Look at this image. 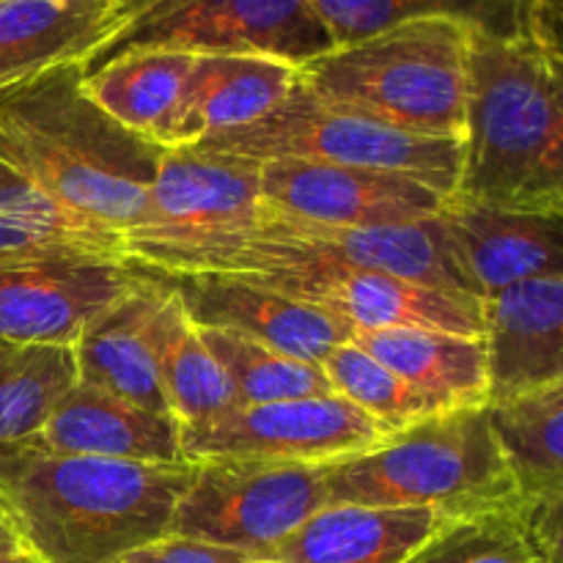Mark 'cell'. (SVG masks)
Listing matches in <instances>:
<instances>
[{
	"instance_id": "cell-1",
	"label": "cell",
	"mask_w": 563,
	"mask_h": 563,
	"mask_svg": "<svg viewBox=\"0 0 563 563\" xmlns=\"http://www.w3.org/2000/svg\"><path fill=\"white\" fill-rule=\"evenodd\" d=\"M192 471V460H97L22 443L0 451V500L38 563H115L168 537Z\"/></svg>"
},
{
	"instance_id": "cell-2",
	"label": "cell",
	"mask_w": 563,
	"mask_h": 563,
	"mask_svg": "<svg viewBox=\"0 0 563 563\" xmlns=\"http://www.w3.org/2000/svg\"><path fill=\"white\" fill-rule=\"evenodd\" d=\"M163 152L88 97L80 64L0 88V159L110 231L137 223Z\"/></svg>"
},
{
	"instance_id": "cell-3",
	"label": "cell",
	"mask_w": 563,
	"mask_h": 563,
	"mask_svg": "<svg viewBox=\"0 0 563 563\" xmlns=\"http://www.w3.org/2000/svg\"><path fill=\"white\" fill-rule=\"evenodd\" d=\"M454 198L563 212L561 60L526 38L471 31Z\"/></svg>"
},
{
	"instance_id": "cell-4",
	"label": "cell",
	"mask_w": 563,
	"mask_h": 563,
	"mask_svg": "<svg viewBox=\"0 0 563 563\" xmlns=\"http://www.w3.org/2000/svg\"><path fill=\"white\" fill-rule=\"evenodd\" d=\"M324 489L328 504L432 509L443 520L520 504L487 405L434 412L363 454L330 462Z\"/></svg>"
},
{
	"instance_id": "cell-5",
	"label": "cell",
	"mask_w": 563,
	"mask_h": 563,
	"mask_svg": "<svg viewBox=\"0 0 563 563\" xmlns=\"http://www.w3.org/2000/svg\"><path fill=\"white\" fill-rule=\"evenodd\" d=\"M471 27L416 20L341 44L297 69L319 99L427 137H462Z\"/></svg>"
},
{
	"instance_id": "cell-6",
	"label": "cell",
	"mask_w": 563,
	"mask_h": 563,
	"mask_svg": "<svg viewBox=\"0 0 563 563\" xmlns=\"http://www.w3.org/2000/svg\"><path fill=\"white\" fill-rule=\"evenodd\" d=\"M242 275L330 313L346 328H427L482 335V300L427 289L377 269L346 267L297 247L251 234L240 245L212 247L187 258L170 275Z\"/></svg>"
},
{
	"instance_id": "cell-7",
	"label": "cell",
	"mask_w": 563,
	"mask_h": 563,
	"mask_svg": "<svg viewBox=\"0 0 563 563\" xmlns=\"http://www.w3.org/2000/svg\"><path fill=\"white\" fill-rule=\"evenodd\" d=\"M203 152L267 163L308 159L399 174L451 198L460 185L462 137H427L379 124L319 99L300 77L291 91L253 124L196 143Z\"/></svg>"
},
{
	"instance_id": "cell-8",
	"label": "cell",
	"mask_w": 563,
	"mask_h": 563,
	"mask_svg": "<svg viewBox=\"0 0 563 563\" xmlns=\"http://www.w3.org/2000/svg\"><path fill=\"white\" fill-rule=\"evenodd\" d=\"M121 25L82 75L137 49L262 55L300 69L335 47L311 0H119Z\"/></svg>"
},
{
	"instance_id": "cell-9",
	"label": "cell",
	"mask_w": 563,
	"mask_h": 563,
	"mask_svg": "<svg viewBox=\"0 0 563 563\" xmlns=\"http://www.w3.org/2000/svg\"><path fill=\"white\" fill-rule=\"evenodd\" d=\"M262 212L258 163L196 146L165 148L141 218L124 234L126 258L170 275L196 253L240 245Z\"/></svg>"
},
{
	"instance_id": "cell-10",
	"label": "cell",
	"mask_w": 563,
	"mask_h": 563,
	"mask_svg": "<svg viewBox=\"0 0 563 563\" xmlns=\"http://www.w3.org/2000/svg\"><path fill=\"white\" fill-rule=\"evenodd\" d=\"M328 465L251 456L198 460L168 533L258 559L328 506Z\"/></svg>"
},
{
	"instance_id": "cell-11",
	"label": "cell",
	"mask_w": 563,
	"mask_h": 563,
	"mask_svg": "<svg viewBox=\"0 0 563 563\" xmlns=\"http://www.w3.org/2000/svg\"><path fill=\"white\" fill-rule=\"evenodd\" d=\"M388 438L383 427L344 396L269 401L236 407L209 427L181 434L187 460L251 456V460L328 465L363 454Z\"/></svg>"
},
{
	"instance_id": "cell-12",
	"label": "cell",
	"mask_w": 563,
	"mask_h": 563,
	"mask_svg": "<svg viewBox=\"0 0 563 563\" xmlns=\"http://www.w3.org/2000/svg\"><path fill=\"white\" fill-rule=\"evenodd\" d=\"M258 196L267 212L352 229L418 223L445 203V196L407 176L308 159L258 163Z\"/></svg>"
},
{
	"instance_id": "cell-13",
	"label": "cell",
	"mask_w": 563,
	"mask_h": 563,
	"mask_svg": "<svg viewBox=\"0 0 563 563\" xmlns=\"http://www.w3.org/2000/svg\"><path fill=\"white\" fill-rule=\"evenodd\" d=\"M130 258H66L0 267V341L75 346L82 330L135 286Z\"/></svg>"
},
{
	"instance_id": "cell-14",
	"label": "cell",
	"mask_w": 563,
	"mask_h": 563,
	"mask_svg": "<svg viewBox=\"0 0 563 563\" xmlns=\"http://www.w3.org/2000/svg\"><path fill=\"white\" fill-rule=\"evenodd\" d=\"M440 223L451 262L476 300L522 280L563 275V212H526L451 196Z\"/></svg>"
},
{
	"instance_id": "cell-15",
	"label": "cell",
	"mask_w": 563,
	"mask_h": 563,
	"mask_svg": "<svg viewBox=\"0 0 563 563\" xmlns=\"http://www.w3.org/2000/svg\"><path fill=\"white\" fill-rule=\"evenodd\" d=\"M165 275V273H163ZM196 328L223 330L322 366L352 330L330 313L242 275H165Z\"/></svg>"
},
{
	"instance_id": "cell-16",
	"label": "cell",
	"mask_w": 563,
	"mask_h": 563,
	"mask_svg": "<svg viewBox=\"0 0 563 563\" xmlns=\"http://www.w3.org/2000/svg\"><path fill=\"white\" fill-rule=\"evenodd\" d=\"M170 306L174 289L165 275L141 267L135 286L104 308L71 346L77 379L148 412L170 416L159 383V344Z\"/></svg>"
},
{
	"instance_id": "cell-17",
	"label": "cell",
	"mask_w": 563,
	"mask_h": 563,
	"mask_svg": "<svg viewBox=\"0 0 563 563\" xmlns=\"http://www.w3.org/2000/svg\"><path fill=\"white\" fill-rule=\"evenodd\" d=\"M253 234L284 242L324 262L377 269L445 295L473 297L449 256L440 212L418 223L352 229V225H322L311 220L284 218L264 209Z\"/></svg>"
},
{
	"instance_id": "cell-18",
	"label": "cell",
	"mask_w": 563,
	"mask_h": 563,
	"mask_svg": "<svg viewBox=\"0 0 563 563\" xmlns=\"http://www.w3.org/2000/svg\"><path fill=\"white\" fill-rule=\"evenodd\" d=\"M487 401L563 383V275L533 278L482 300Z\"/></svg>"
},
{
	"instance_id": "cell-19",
	"label": "cell",
	"mask_w": 563,
	"mask_h": 563,
	"mask_svg": "<svg viewBox=\"0 0 563 563\" xmlns=\"http://www.w3.org/2000/svg\"><path fill=\"white\" fill-rule=\"evenodd\" d=\"M47 454L124 462H185L181 429L170 416L130 405L77 379L33 440Z\"/></svg>"
},
{
	"instance_id": "cell-20",
	"label": "cell",
	"mask_w": 563,
	"mask_h": 563,
	"mask_svg": "<svg viewBox=\"0 0 563 563\" xmlns=\"http://www.w3.org/2000/svg\"><path fill=\"white\" fill-rule=\"evenodd\" d=\"M443 522L432 509L328 504L253 561L405 563Z\"/></svg>"
},
{
	"instance_id": "cell-21",
	"label": "cell",
	"mask_w": 563,
	"mask_h": 563,
	"mask_svg": "<svg viewBox=\"0 0 563 563\" xmlns=\"http://www.w3.org/2000/svg\"><path fill=\"white\" fill-rule=\"evenodd\" d=\"M119 25V0H0V88L82 66Z\"/></svg>"
},
{
	"instance_id": "cell-22",
	"label": "cell",
	"mask_w": 563,
	"mask_h": 563,
	"mask_svg": "<svg viewBox=\"0 0 563 563\" xmlns=\"http://www.w3.org/2000/svg\"><path fill=\"white\" fill-rule=\"evenodd\" d=\"M297 82V66L262 55H196L168 146H196L267 115Z\"/></svg>"
},
{
	"instance_id": "cell-23",
	"label": "cell",
	"mask_w": 563,
	"mask_h": 563,
	"mask_svg": "<svg viewBox=\"0 0 563 563\" xmlns=\"http://www.w3.org/2000/svg\"><path fill=\"white\" fill-rule=\"evenodd\" d=\"M352 344L427 396L438 410L487 405V352L482 335L449 330H355Z\"/></svg>"
},
{
	"instance_id": "cell-24",
	"label": "cell",
	"mask_w": 563,
	"mask_h": 563,
	"mask_svg": "<svg viewBox=\"0 0 563 563\" xmlns=\"http://www.w3.org/2000/svg\"><path fill=\"white\" fill-rule=\"evenodd\" d=\"M66 258H126L124 234L71 212L0 159V267Z\"/></svg>"
},
{
	"instance_id": "cell-25",
	"label": "cell",
	"mask_w": 563,
	"mask_h": 563,
	"mask_svg": "<svg viewBox=\"0 0 563 563\" xmlns=\"http://www.w3.org/2000/svg\"><path fill=\"white\" fill-rule=\"evenodd\" d=\"M192 60L170 49L124 53L82 75V88L124 130L165 148Z\"/></svg>"
},
{
	"instance_id": "cell-26",
	"label": "cell",
	"mask_w": 563,
	"mask_h": 563,
	"mask_svg": "<svg viewBox=\"0 0 563 563\" xmlns=\"http://www.w3.org/2000/svg\"><path fill=\"white\" fill-rule=\"evenodd\" d=\"M487 418L520 498L563 493V383L487 401Z\"/></svg>"
},
{
	"instance_id": "cell-27",
	"label": "cell",
	"mask_w": 563,
	"mask_h": 563,
	"mask_svg": "<svg viewBox=\"0 0 563 563\" xmlns=\"http://www.w3.org/2000/svg\"><path fill=\"white\" fill-rule=\"evenodd\" d=\"M159 383L181 434L209 427L240 407L234 385L203 346L176 291L159 344Z\"/></svg>"
},
{
	"instance_id": "cell-28",
	"label": "cell",
	"mask_w": 563,
	"mask_h": 563,
	"mask_svg": "<svg viewBox=\"0 0 563 563\" xmlns=\"http://www.w3.org/2000/svg\"><path fill=\"white\" fill-rule=\"evenodd\" d=\"M335 47L416 20H451L489 36H517L520 0H311Z\"/></svg>"
},
{
	"instance_id": "cell-29",
	"label": "cell",
	"mask_w": 563,
	"mask_h": 563,
	"mask_svg": "<svg viewBox=\"0 0 563 563\" xmlns=\"http://www.w3.org/2000/svg\"><path fill=\"white\" fill-rule=\"evenodd\" d=\"M77 383L71 346H16L0 361V451L42 432L60 396Z\"/></svg>"
},
{
	"instance_id": "cell-30",
	"label": "cell",
	"mask_w": 563,
	"mask_h": 563,
	"mask_svg": "<svg viewBox=\"0 0 563 563\" xmlns=\"http://www.w3.org/2000/svg\"><path fill=\"white\" fill-rule=\"evenodd\" d=\"M198 335L234 385L240 407L333 394V385L317 363L280 355L269 346L223 330L198 328Z\"/></svg>"
},
{
	"instance_id": "cell-31",
	"label": "cell",
	"mask_w": 563,
	"mask_h": 563,
	"mask_svg": "<svg viewBox=\"0 0 563 563\" xmlns=\"http://www.w3.org/2000/svg\"><path fill=\"white\" fill-rule=\"evenodd\" d=\"M322 372L333 385V394L352 401L388 434L412 427L434 412H443L352 341L335 346L324 357Z\"/></svg>"
},
{
	"instance_id": "cell-32",
	"label": "cell",
	"mask_w": 563,
	"mask_h": 563,
	"mask_svg": "<svg viewBox=\"0 0 563 563\" xmlns=\"http://www.w3.org/2000/svg\"><path fill=\"white\" fill-rule=\"evenodd\" d=\"M405 563H542V559L528 542L515 504L445 520Z\"/></svg>"
},
{
	"instance_id": "cell-33",
	"label": "cell",
	"mask_w": 563,
	"mask_h": 563,
	"mask_svg": "<svg viewBox=\"0 0 563 563\" xmlns=\"http://www.w3.org/2000/svg\"><path fill=\"white\" fill-rule=\"evenodd\" d=\"M563 493L537 495V498H520L517 515H520L522 528L528 533V542L533 544L542 563H561L563 544Z\"/></svg>"
},
{
	"instance_id": "cell-34",
	"label": "cell",
	"mask_w": 563,
	"mask_h": 563,
	"mask_svg": "<svg viewBox=\"0 0 563 563\" xmlns=\"http://www.w3.org/2000/svg\"><path fill=\"white\" fill-rule=\"evenodd\" d=\"M253 559L236 553V550L214 548V544L196 542L185 537H159L154 542L135 548L115 563H251Z\"/></svg>"
},
{
	"instance_id": "cell-35",
	"label": "cell",
	"mask_w": 563,
	"mask_h": 563,
	"mask_svg": "<svg viewBox=\"0 0 563 563\" xmlns=\"http://www.w3.org/2000/svg\"><path fill=\"white\" fill-rule=\"evenodd\" d=\"M517 38L561 60V0H520L517 5Z\"/></svg>"
},
{
	"instance_id": "cell-36",
	"label": "cell",
	"mask_w": 563,
	"mask_h": 563,
	"mask_svg": "<svg viewBox=\"0 0 563 563\" xmlns=\"http://www.w3.org/2000/svg\"><path fill=\"white\" fill-rule=\"evenodd\" d=\"M0 563H38V561L22 548L20 539H14V542L0 544Z\"/></svg>"
},
{
	"instance_id": "cell-37",
	"label": "cell",
	"mask_w": 563,
	"mask_h": 563,
	"mask_svg": "<svg viewBox=\"0 0 563 563\" xmlns=\"http://www.w3.org/2000/svg\"><path fill=\"white\" fill-rule=\"evenodd\" d=\"M14 539H16L14 526H11L9 511H5L3 500H0V544H3V542H14Z\"/></svg>"
},
{
	"instance_id": "cell-38",
	"label": "cell",
	"mask_w": 563,
	"mask_h": 563,
	"mask_svg": "<svg viewBox=\"0 0 563 563\" xmlns=\"http://www.w3.org/2000/svg\"><path fill=\"white\" fill-rule=\"evenodd\" d=\"M14 350H16V346H11V344H5V341H0V361H3V357H9Z\"/></svg>"
},
{
	"instance_id": "cell-39",
	"label": "cell",
	"mask_w": 563,
	"mask_h": 563,
	"mask_svg": "<svg viewBox=\"0 0 563 563\" xmlns=\"http://www.w3.org/2000/svg\"><path fill=\"white\" fill-rule=\"evenodd\" d=\"M251 563H264V561H251Z\"/></svg>"
}]
</instances>
